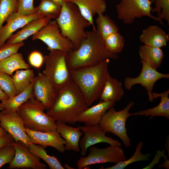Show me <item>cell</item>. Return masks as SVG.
I'll use <instances>...</instances> for the list:
<instances>
[{
	"instance_id": "obj_1",
	"label": "cell",
	"mask_w": 169,
	"mask_h": 169,
	"mask_svg": "<svg viewBox=\"0 0 169 169\" xmlns=\"http://www.w3.org/2000/svg\"><path fill=\"white\" fill-rule=\"evenodd\" d=\"M78 47L67 52L66 61L69 70L98 64L105 59H115L118 56L107 49L104 39L97 31H86Z\"/></svg>"
},
{
	"instance_id": "obj_2",
	"label": "cell",
	"mask_w": 169,
	"mask_h": 169,
	"mask_svg": "<svg viewBox=\"0 0 169 169\" xmlns=\"http://www.w3.org/2000/svg\"><path fill=\"white\" fill-rule=\"evenodd\" d=\"M88 107L83 94L72 79L58 91L54 105L46 113L56 121L74 125L76 118Z\"/></svg>"
},
{
	"instance_id": "obj_3",
	"label": "cell",
	"mask_w": 169,
	"mask_h": 169,
	"mask_svg": "<svg viewBox=\"0 0 169 169\" xmlns=\"http://www.w3.org/2000/svg\"><path fill=\"white\" fill-rule=\"evenodd\" d=\"M109 62L108 59L95 65L69 70L72 79L83 94L88 107L100 98L109 74Z\"/></svg>"
},
{
	"instance_id": "obj_4",
	"label": "cell",
	"mask_w": 169,
	"mask_h": 169,
	"mask_svg": "<svg viewBox=\"0 0 169 169\" xmlns=\"http://www.w3.org/2000/svg\"><path fill=\"white\" fill-rule=\"evenodd\" d=\"M56 20L62 35L71 43L72 49L78 47L86 36L85 28L91 25L78 6L70 2H66L62 6L60 13Z\"/></svg>"
},
{
	"instance_id": "obj_5",
	"label": "cell",
	"mask_w": 169,
	"mask_h": 169,
	"mask_svg": "<svg viewBox=\"0 0 169 169\" xmlns=\"http://www.w3.org/2000/svg\"><path fill=\"white\" fill-rule=\"evenodd\" d=\"M44 110L41 103L32 97L21 105L17 111L26 128L43 132L56 131V120L45 113Z\"/></svg>"
},
{
	"instance_id": "obj_6",
	"label": "cell",
	"mask_w": 169,
	"mask_h": 169,
	"mask_svg": "<svg viewBox=\"0 0 169 169\" xmlns=\"http://www.w3.org/2000/svg\"><path fill=\"white\" fill-rule=\"evenodd\" d=\"M44 56L45 68L43 74L58 91L72 79L68 66L67 52L53 50Z\"/></svg>"
},
{
	"instance_id": "obj_7",
	"label": "cell",
	"mask_w": 169,
	"mask_h": 169,
	"mask_svg": "<svg viewBox=\"0 0 169 169\" xmlns=\"http://www.w3.org/2000/svg\"><path fill=\"white\" fill-rule=\"evenodd\" d=\"M133 101L130 102L122 110L117 111L112 107L103 116L98 124L106 132H110L118 136L126 147L131 146V140L127 134L126 121L128 117L137 115V112L130 113L129 111L134 105Z\"/></svg>"
},
{
	"instance_id": "obj_8",
	"label": "cell",
	"mask_w": 169,
	"mask_h": 169,
	"mask_svg": "<svg viewBox=\"0 0 169 169\" xmlns=\"http://www.w3.org/2000/svg\"><path fill=\"white\" fill-rule=\"evenodd\" d=\"M152 0H120L116 5L118 18L125 24H131L136 18L147 16L166 26L162 20L151 13Z\"/></svg>"
},
{
	"instance_id": "obj_9",
	"label": "cell",
	"mask_w": 169,
	"mask_h": 169,
	"mask_svg": "<svg viewBox=\"0 0 169 169\" xmlns=\"http://www.w3.org/2000/svg\"><path fill=\"white\" fill-rule=\"evenodd\" d=\"M127 159L120 147L110 145L105 148H99L90 146L88 156L81 157L77 161V165L79 169H85L92 164L107 162L116 164Z\"/></svg>"
},
{
	"instance_id": "obj_10",
	"label": "cell",
	"mask_w": 169,
	"mask_h": 169,
	"mask_svg": "<svg viewBox=\"0 0 169 169\" xmlns=\"http://www.w3.org/2000/svg\"><path fill=\"white\" fill-rule=\"evenodd\" d=\"M31 38L42 41L47 46V49L49 51L59 50L68 52L73 49L70 41L61 34L56 20L49 21L32 35Z\"/></svg>"
},
{
	"instance_id": "obj_11",
	"label": "cell",
	"mask_w": 169,
	"mask_h": 169,
	"mask_svg": "<svg viewBox=\"0 0 169 169\" xmlns=\"http://www.w3.org/2000/svg\"><path fill=\"white\" fill-rule=\"evenodd\" d=\"M142 68L139 75L135 78L127 77L124 81L125 88L128 90H131L133 86L140 84L144 87L147 93L149 100L153 101L152 93L154 85L159 79H169V74H164L157 71L156 69L152 68L144 61L141 60Z\"/></svg>"
},
{
	"instance_id": "obj_12",
	"label": "cell",
	"mask_w": 169,
	"mask_h": 169,
	"mask_svg": "<svg viewBox=\"0 0 169 169\" xmlns=\"http://www.w3.org/2000/svg\"><path fill=\"white\" fill-rule=\"evenodd\" d=\"M0 125L15 142L21 141L28 147L31 143L26 133L22 119L17 111L0 112Z\"/></svg>"
},
{
	"instance_id": "obj_13",
	"label": "cell",
	"mask_w": 169,
	"mask_h": 169,
	"mask_svg": "<svg viewBox=\"0 0 169 169\" xmlns=\"http://www.w3.org/2000/svg\"><path fill=\"white\" fill-rule=\"evenodd\" d=\"M84 136L79 141L80 154L83 156L86 155L88 149L95 144L105 142L110 145L121 147L122 144L118 140L107 136L106 131L99 125L92 126H79Z\"/></svg>"
},
{
	"instance_id": "obj_14",
	"label": "cell",
	"mask_w": 169,
	"mask_h": 169,
	"mask_svg": "<svg viewBox=\"0 0 169 169\" xmlns=\"http://www.w3.org/2000/svg\"><path fill=\"white\" fill-rule=\"evenodd\" d=\"M58 93V91L43 73L39 72L33 85V97L41 103L47 110L54 105Z\"/></svg>"
},
{
	"instance_id": "obj_15",
	"label": "cell",
	"mask_w": 169,
	"mask_h": 169,
	"mask_svg": "<svg viewBox=\"0 0 169 169\" xmlns=\"http://www.w3.org/2000/svg\"><path fill=\"white\" fill-rule=\"evenodd\" d=\"M12 144L14 147L15 153L13 160L9 163L8 168H47L46 165L41 162L40 159L31 153L28 148L22 142L14 141Z\"/></svg>"
},
{
	"instance_id": "obj_16",
	"label": "cell",
	"mask_w": 169,
	"mask_h": 169,
	"mask_svg": "<svg viewBox=\"0 0 169 169\" xmlns=\"http://www.w3.org/2000/svg\"><path fill=\"white\" fill-rule=\"evenodd\" d=\"M44 17L38 14L24 15L18 12L12 14L7 20L6 24L0 28V49L17 30L33 20Z\"/></svg>"
},
{
	"instance_id": "obj_17",
	"label": "cell",
	"mask_w": 169,
	"mask_h": 169,
	"mask_svg": "<svg viewBox=\"0 0 169 169\" xmlns=\"http://www.w3.org/2000/svg\"><path fill=\"white\" fill-rule=\"evenodd\" d=\"M32 143L40 145L44 147L50 146L55 148L59 152L63 153L65 150V140L56 131L43 132L32 131L25 128Z\"/></svg>"
},
{
	"instance_id": "obj_18",
	"label": "cell",
	"mask_w": 169,
	"mask_h": 169,
	"mask_svg": "<svg viewBox=\"0 0 169 169\" xmlns=\"http://www.w3.org/2000/svg\"><path fill=\"white\" fill-rule=\"evenodd\" d=\"M115 102L109 100L100 101L95 105L88 108L76 119V122L84 123L86 126L98 125L104 115L114 106Z\"/></svg>"
},
{
	"instance_id": "obj_19",
	"label": "cell",
	"mask_w": 169,
	"mask_h": 169,
	"mask_svg": "<svg viewBox=\"0 0 169 169\" xmlns=\"http://www.w3.org/2000/svg\"><path fill=\"white\" fill-rule=\"evenodd\" d=\"M67 2L75 4L82 16L92 26L93 30L96 31L93 17L96 14H103L105 12L107 6L105 0H67Z\"/></svg>"
},
{
	"instance_id": "obj_20",
	"label": "cell",
	"mask_w": 169,
	"mask_h": 169,
	"mask_svg": "<svg viewBox=\"0 0 169 169\" xmlns=\"http://www.w3.org/2000/svg\"><path fill=\"white\" fill-rule=\"evenodd\" d=\"M56 131L65 140L64 148L65 150H72L76 152L80 151L79 141L83 132L79 126L74 127L67 125L66 123L59 121L56 122Z\"/></svg>"
},
{
	"instance_id": "obj_21",
	"label": "cell",
	"mask_w": 169,
	"mask_h": 169,
	"mask_svg": "<svg viewBox=\"0 0 169 169\" xmlns=\"http://www.w3.org/2000/svg\"><path fill=\"white\" fill-rule=\"evenodd\" d=\"M139 38L146 45L161 48L166 45L169 35L159 26L153 25L143 29Z\"/></svg>"
},
{
	"instance_id": "obj_22",
	"label": "cell",
	"mask_w": 169,
	"mask_h": 169,
	"mask_svg": "<svg viewBox=\"0 0 169 169\" xmlns=\"http://www.w3.org/2000/svg\"><path fill=\"white\" fill-rule=\"evenodd\" d=\"M52 19L50 17H45L30 21L21 30L12 34L6 43L11 44L23 42L28 37L37 33Z\"/></svg>"
},
{
	"instance_id": "obj_23",
	"label": "cell",
	"mask_w": 169,
	"mask_h": 169,
	"mask_svg": "<svg viewBox=\"0 0 169 169\" xmlns=\"http://www.w3.org/2000/svg\"><path fill=\"white\" fill-rule=\"evenodd\" d=\"M122 83L111 76L108 75L100 94V101L120 100L124 93Z\"/></svg>"
},
{
	"instance_id": "obj_24",
	"label": "cell",
	"mask_w": 169,
	"mask_h": 169,
	"mask_svg": "<svg viewBox=\"0 0 169 169\" xmlns=\"http://www.w3.org/2000/svg\"><path fill=\"white\" fill-rule=\"evenodd\" d=\"M169 90L163 92L158 93L153 92L152 95L153 99L158 97L161 98L160 103L156 106L142 110L137 112V115L140 116H150L149 118L151 119L156 116H161L169 119V99L168 95Z\"/></svg>"
},
{
	"instance_id": "obj_25",
	"label": "cell",
	"mask_w": 169,
	"mask_h": 169,
	"mask_svg": "<svg viewBox=\"0 0 169 169\" xmlns=\"http://www.w3.org/2000/svg\"><path fill=\"white\" fill-rule=\"evenodd\" d=\"M139 54L141 60L156 69L161 66L164 57V52L161 48L145 45L139 47Z\"/></svg>"
},
{
	"instance_id": "obj_26",
	"label": "cell",
	"mask_w": 169,
	"mask_h": 169,
	"mask_svg": "<svg viewBox=\"0 0 169 169\" xmlns=\"http://www.w3.org/2000/svg\"><path fill=\"white\" fill-rule=\"evenodd\" d=\"M35 78V77L30 85L22 92L14 96L1 100L0 108L2 109V111L5 112L17 111L21 105L33 97V87Z\"/></svg>"
},
{
	"instance_id": "obj_27",
	"label": "cell",
	"mask_w": 169,
	"mask_h": 169,
	"mask_svg": "<svg viewBox=\"0 0 169 169\" xmlns=\"http://www.w3.org/2000/svg\"><path fill=\"white\" fill-rule=\"evenodd\" d=\"M24 59L22 53L18 52L0 60V72L12 75L14 71L18 69H30Z\"/></svg>"
},
{
	"instance_id": "obj_28",
	"label": "cell",
	"mask_w": 169,
	"mask_h": 169,
	"mask_svg": "<svg viewBox=\"0 0 169 169\" xmlns=\"http://www.w3.org/2000/svg\"><path fill=\"white\" fill-rule=\"evenodd\" d=\"M16 71L12 78L17 95L22 92L31 84L34 79V71L30 69Z\"/></svg>"
},
{
	"instance_id": "obj_29",
	"label": "cell",
	"mask_w": 169,
	"mask_h": 169,
	"mask_svg": "<svg viewBox=\"0 0 169 169\" xmlns=\"http://www.w3.org/2000/svg\"><path fill=\"white\" fill-rule=\"evenodd\" d=\"M98 15L95 20L96 30L103 39L112 33L119 32L118 26L108 15H104L103 13H99Z\"/></svg>"
},
{
	"instance_id": "obj_30",
	"label": "cell",
	"mask_w": 169,
	"mask_h": 169,
	"mask_svg": "<svg viewBox=\"0 0 169 169\" xmlns=\"http://www.w3.org/2000/svg\"><path fill=\"white\" fill-rule=\"evenodd\" d=\"M45 148L40 145L32 143L28 147L31 153L44 161L50 169H64L57 158L54 156L48 154Z\"/></svg>"
},
{
	"instance_id": "obj_31",
	"label": "cell",
	"mask_w": 169,
	"mask_h": 169,
	"mask_svg": "<svg viewBox=\"0 0 169 169\" xmlns=\"http://www.w3.org/2000/svg\"><path fill=\"white\" fill-rule=\"evenodd\" d=\"M62 6L51 0H40L39 5L34 7V14L56 19L59 16Z\"/></svg>"
},
{
	"instance_id": "obj_32",
	"label": "cell",
	"mask_w": 169,
	"mask_h": 169,
	"mask_svg": "<svg viewBox=\"0 0 169 169\" xmlns=\"http://www.w3.org/2000/svg\"><path fill=\"white\" fill-rule=\"evenodd\" d=\"M144 145L142 141L138 143L137 145L135 151L133 155L129 159L121 161L112 166L104 167L101 166L100 169H123L130 164L137 161H147L151 156L150 154H142L141 150Z\"/></svg>"
},
{
	"instance_id": "obj_33",
	"label": "cell",
	"mask_w": 169,
	"mask_h": 169,
	"mask_svg": "<svg viewBox=\"0 0 169 169\" xmlns=\"http://www.w3.org/2000/svg\"><path fill=\"white\" fill-rule=\"evenodd\" d=\"M104 40L107 49L111 53L117 55L123 50L125 40L124 37L119 32L109 35Z\"/></svg>"
},
{
	"instance_id": "obj_34",
	"label": "cell",
	"mask_w": 169,
	"mask_h": 169,
	"mask_svg": "<svg viewBox=\"0 0 169 169\" xmlns=\"http://www.w3.org/2000/svg\"><path fill=\"white\" fill-rule=\"evenodd\" d=\"M18 8V0H0V28Z\"/></svg>"
},
{
	"instance_id": "obj_35",
	"label": "cell",
	"mask_w": 169,
	"mask_h": 169,
	"mask_svg": "<svg viewBox=\"0 0 169 169\" xmlns=\"http://www.w3.org/2000/svg\"><path fill=\"white\" fill-rule=\"evenodd\" d=\"M154 3L151 13H156L161 19L166 20L169 24V0H152Z\"/></svg>"
},
{
	"instance_id": "obj_36",
	"label": "cell",
	"mask_w": 169,
	"mask_h": 169,
	"mask_svg": "<svg viewBox=\"0 0 169 169\" xmlns=\"http://www.w3.org/2000/svg\"><path fill=\"white\" fill-rule=\"evenodd\" d=\"M0 86L9 98L17 95L12 77L1 72H0Z\"/></svg>"
},
{
	"instance_id": "obj_37",
	"label": "cell",
	"mask_w": 169,
	"mask_h": 169,
	"mask_svg": "<svg viewBox=\"0 0 169 169\" xmlns=\"http://www.w3.org/2000/svg\"><path fill=\"white\" fill-rule=\"evenodd\" d=\"M15 153V150L12 143L0 149V168L4 165L12 162Z\"/></svg>"
},
{
	"instance_id": "obj_38",
	"label": "cell",
	"mask_w": 169,
	"mask_h": 169,
	"mask_svg": "<svg viewBox=\"0 0 169 169\" xmlns=\"http://www.w3.org/2000/svg\"><path fill=\"white\" fill-rule=\"evenodd\" d=\"M24 45L23 41L11 44H8L5 43L0 49V60L17 53L19 49Z\"/></svg>"
},
{
	"instance_id": "obj_39",
	"label": "cell",
	"mask_w": 169,
	"mask_h": 169,
	"mask_svg": "<svg viewBox=\"0 0 169 169\" xmlns=\"http://www.w3.org/2000/svg\"><path fill=\"white\" fill-rule=\"evenodd\" d=\"M17 12L24 15L34 14L33 0H18Z\"/></svg>"
},
{
	"instance_id": "obj_40",
	"label": "cell",
	"mask_w": 169,
	"mask_h": 169,
	"mask_svg": "<svg viewBox=\"0 0 169 169\" xmlns=\"http://www.w3.org/2000/svg\"><path fill=\"white\" fill-rule=\"evenodd\" d=\"M28 60L30 65L38 69L41 67L44 62V56L40 52L34 50L29 54Z\"/></svg>"
},
{
	"instance_id": "obj_41",
	"label": "cell",
	"mask_w": 169,
	"mask_h": 169,
	"mask_svg": "<svg viewBox=\"0 0 169 169\" xmlns=\"http://www.w3.org/2000/svg\"><path fill=\"white\" fill-rule=\"evenodd\" d=\"M12 137L8 133L0 138V149L12 143L14 141Z\"/></svg>"
},
{
	"instance_id": "obj_42",
	"label": "cell",
	"mask_w": 169,
	"mask_h": 169,
	"mask_svg": "<svg viewBox=\"0 0 169 169\" xmlns=\"http://www.w3.org/2000/svg\"><path fill=\"white\" fill-rule=\"evenodd\" d=\"M165 158V161L164 163L161 165H159L158 166L160 167H164L166 169H169V160L167 159V156L165 155L163 156Z\"/></svg>"
},
{
	"instance_id": "obj_43",
	"label": "cell",
	"mask_w": 169,
	"mask_h": 169,
	"mask_svg": "<svg viewBox=\"0 0 169 169\" xmlns=\"http://www.w3.org/2000/svg\"><path fill=\"white\" fill-rule=\"evenodd\" d=\"M9 98L8 96L3 92L0 86V100L7 99Z\"/></svg>"
},
{
	"instance_id": "obj_44",
	"label": "cell",
	"mask_w": 169,
	"mask_h": 169,
	"mask_svg": "<svg viewBox=\"0 0 169 169\" xmlns=\"http://www.w3.org/2000/svg\"><path fill=\"white\" fill-rule=\"evenodd\" d=\"M8 133L0 125V138L6 135Z\"/></svg>"
},
{
	"instance_id": "obj_45",
	"label": "cell",
	"mask_w": 169,
	"mask_h": 169,
	"mask_svg": "<svg viewBox=\"0 0 169 169\" xmlns=\"http://www.w3.org/2000/svg\"><path fill=\"white\" fill-rule=\"evenodd\" d=\"M58 4L62 6L64 3L67 2V0H51Z\"/></svg>"
},
{
	"instance_id": "obj_46",
	"label": "cell",
	"mask_w": 169,
	"mask_h": 169,
	"mask_svg": "<svg viewBox=\"0 0 169 169\" xmlns=\"http://www.w3.org/2000/svg\"><path fill=\"white\" fill-rule=\"evenodd\" d=\"M64 168L66 169H74L71 167L69 165L67 164H65L64 165Z\"/></svg>"
},
{
	"instance_id": "obj_47",
	"label": "cell",
	"mask_w": 169,
	"mask_h": 169,
	"mask_svg": "<svg viewBox=\"0 0 169 169\" xmlns=\"http://www.w3.org/2000/svg\"><path fill=\"white\" fill-rule=\"evenodd\" d=\"M2 110H3L2 109L0 108V111Z\"/></svg>"
}]
</instances>
